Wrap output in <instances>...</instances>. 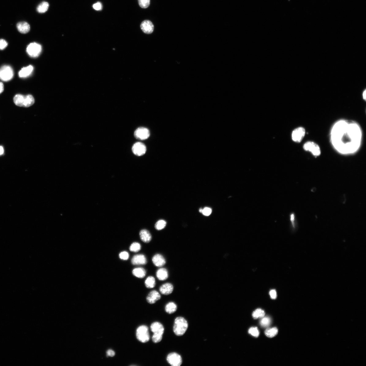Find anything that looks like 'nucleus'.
Returning <instances> with one entry per match:
<instances>
[{
  "label": "nucleus",
  "instance_id": "nucleus-1",
  "mask_svg": "<svg viewBox=\"0 0 366 366\" xmlns=\"http://www.w3.org/2000/svg\"><path fill=\"white\" fill-rule=\"evenodd\" d=\"M362 134L360 126L354 121L340 120L334 123L330 139L334 149L340 154L355 153L360 147Z\"/></svg>",
  "mask_w": 366,
  "mask_h": 366
},
{
  "label": "nucleus",
  "instance_id": "nucleus-2",
  "mask_svg": "<svg viewBox=\"0 0 366 366\" xmlns=\"http://www.w3.org/2000/svg\"><path fill=\"white\" fill-rule=\"evenodd\" d=\"M188 327L187 321L183 317H179L176 318L174 321L173 331L177 336H181L186 332Z\"/></svg>",
  "mask_w": 366,
  "mask_h": 366
},
{
  "label": "nucleus",
  "instance_id": "nucleus-3",
  "mask_svg": "<svg viewBox=\"0 0 366 366\" xmlns=\"http://www.w3.org/2000/svg\"><path fill=\"white\" fill-rule=\"evenodd\" d=\"M136 338L139 341L143 343L149 341L150 336L149 332L148 327L145 325L139 326L136 330Z\"/></svg>",
  "mask_w": 366,
  "mask_h": 366
},
{
  "label": "nucleus",
  "instance_id": "nucleus-4",
  "mask_svg": "<svg viewBox=\"0 0 366 366\" xmlns=\"http://www.w3.org/2000/svg\"><path fill=\"white\" fill-rule=\"evenodd\" d=\"M303 148L305 151L310 152L314 157H319L321 154L320 146L317 143L313 141H308L305 143Z\"/></svg>",
  "mask_w": 366,
  "mask_h": 366
},
{
  "label": "nucleus",
  "instance_id": "nucleus-5",
  "mask_svg": "<svg viewBox=\"0 0 366 366\" xmlns=\"http://www.w3.org/2000/svg\"><path fill=\"white\" fill-rule=\"evenodd\" d=\"M13 70L10 66L5 65L0 68V79L2 81H7L13 78Z\"/></svg>",
  "mask_w": 366,
  "mask_h": 366
},
{
  "label": "nucleus",
  "instance_id": "nucleus-6",
  "mask_svg": "<svg viewBox=\"0 0 366 366\" xmlns=\"http://www.w3.org/2000/svg\"><path fill=\"white\" fill-rule=\"evenodd\" d=\"M42 51V47L40 44L36 43H30L27 48L28 55L33 58L39 56Z\"/></svg>",
  "mask_w": 366,
  "mask_h": 366
},
{
  "label": "nucleus",
  "instance_id": "nucleus-7",
  "mask_svg": "<svg viewBox=\"0 0 366 366\" xmlns=\"http://www.w3.org/2000/svg\"><path fill=\"white\" fill-rule=\"evenodd\" d=\"M306 134V130L303 127L300 126L293 130L292 134V141L297 143H300Z\"/></svg>",
  "mask_w": 366,
  "mask_h": 366
},
{
  "label": "nucleus",
  "instance_id": "nucleus-8",
  "mask_svg": "<svg viewBox=\"0 0 366 366\" xmlns=\"http://www.w3.org/2000/svg\"><path fill=\"white\" fill-rule=\"evenodd\" d=\"M168 362L172 366H180L182 364V359L181 356L176 353H170L167 356Z\"/></svg>",
  "mask_w": 366,
  "mask_h": 366
},
{
  "label": "nucleus",
  "instance_id": "nucleus-9",
  "mask_svg": "<svg viewBox=\"0 0 366 366\" xmlns=\"http://www.w3.org/2000/svg\"><path fill=\"white\" fill-rule=\"evenodd\" d=\"M134 135L136 139L140 140H145L149 137L150 136V132L147 128L144 127H140L135 130Z\"/></svg>",
  "mask_w": 366,
  "mask_h": 366
},
{
  "label": "nucleus",
  "instance_id": "nucleus-10",
  "mask_svg": "<svg viewBox=\"0 0 366 366\" xmlns=\"http://www.w3.org/2000/svg\"><path fill=\"white\" fill-rule=\"evenodd\" d=\"M132 150L133 153L136 155L141 156L145 153L146 148L145 145L144 144L141 142H138L133 145Z\"/></svg>",
  "mask_w": 366,
  "mask_h": 366
},
{
  "label": "nucleus",
  "instance_id": "nucleus-11",
  "mask_svg": "<svg viewBox=\"0 0 366 366\" xmlns=\"http://www.w3.org/2000/svg\"><path fill=\"white\" fill-rule=\"evenodd\" d=\"M141 29L146 34H151L154 30V26L152 22L148 20L143 21L141 25Z\"/></svg>",
  "mask_w": 366,
  "mask_h": 366
},
{
  "label": "nucleus",
  "instance_id": "nucleus-12",
  "mask_svg": "<svg viewBox=\"0 0 366 366\" xmlns=\"http://www.w3.org/2000/svg\"><path fill=\"white\" fill-rule=\"evenodd\" d=\"M131 262L134 265H145L147 263V260L144 255H136L133 257Z\"/></svg>",
  "mask_w": 366,
  "mask_h": 366
},
{
  "label": "nucleus",
  "instance_id": "nucleus-13",
  "mask_svg": "<svg viewBox=\"0 0 366 366\" xmlns=\"http://www.w3.org/2000/svg\"><path fill=\"white\" fill-rule=\"evenodd\" d=\"M151 330L153 334L162 335H163L164 330L163 324L158 322H155L152 324Z\"/></svg>",
  "mask_w": 366,
  "mask_h": 366
},
{
  "label": "nucleus",
  "instance_id": "nucleus-14",
  "mask_svg": "<svg viewBox=\"0 0 366 366\" xmlns=\"http://www.w3.org/2000/svg\"><path fill=\"white\" fill-rule=\"evenodd\" d=\"M161 297L160 294L157 291L153 290L149 293L146 297V300L149 304H154L156 302L160 300Z\"/></svg>",
  "mask_w": 366,
  "mask_h": 366
},
{
  "label": "nucleus",
  "instance_id": "nucleus-15",
  "mask_svg": "<svg viewBox=\"0 0 366 366\" xmlns=\"http://www.w3.org/2000/svg\"><path fill=\"white\" fill-rule=\"evenodd\" d=\"M152 262L157 267L163 266L166 263L164 257L160 254H156L153 257Z\"/></svg>",
  "mask_w": 366,
  "mask_h": 366
},
{
  "label": "nucleus",
  "instance_id": "nucleus-16",
  "mask_svg": "<svg viewBox=\"0 0 366 366\" xmlns=\"http://www.w3.org/2000/svg\"><path fill=\"white\" fill-rule=\"evenodd\" d=\"M173 289L172 285L171 283H167L160 286V291L162 294L167 295L171 294L173 291Z\"/></svg>",
  "mask_w": 366,
  "mask_h": 366
},
{
  "label": "nucleus",
  "instance_id": "nucleus-17",
  "mask_svg": "<svg viewBox=\"0 0 366 366\" xmlns=\"http://www.w3.org/2000/svg\"><path fill=\"white\" fill-rule=\"evenodd\" d=\"M17 28L18 31L23 34L28 33L30 29L29 25L24 21L19 22L17 25Z\"/></svg>",
  "mask_w": 366,
  "mask_h": 366
},
{
  "label": "nucleus",
  "instance_id": "nucleus-18",
  "mask_svg": "<svg viewBox=\"0 0 366 366\" xmlns=\"http://www.w3.org/2000/svg\"><path fill=\"white\" fill-rule=\"evenodd\" d=\"M33 70V67L32 66L30 65L24 67L21 69L19 72V77L21 78L27 77L31 75L32 73Z\"/></svg>",
  "mask_w": 366,
  "mask_h": 366
},
{
  "label": "nucleus",
  "instance_id": "nucleus-19",
  "mask_svg": "<svg viewBox=\"0 0 366 366\" xmlns=\"http://www.w3.org/2000/svg\"><path fill=\"white\" fill-rule=\"evenodd\" d=\"M139 235L141 240L145 243H148L152 240L151 234L148 230L145 229H144L140 231Z\"/></svg>",
  "mask_w": 366,
  "mask_h": 366
},
{
  "label": "nucleus",
  "instance_id": "nucleus-20",
  "mask_svg": "<svg viewBox=\"0 0 366 366\" xmlns=\"http://www.w3.org/2000/svg\"><path fill=\"white\" fill-rule=\"evenodd\" d=\"M157 276L159 280L164 281L168 277V273L166 269L164 268L158 269L157 272Z\"/></svg>",
  "mask_w": 366,
  "mask_h": 366
},
{
  "label": "nucleus",
  "instance_id": "nucleus-21",
  "mask_svg": "<svg viewBox=\"0 0 366 366\" xmlns=\"http://www.w3.org/2000/svg\"><path fill=\"white\" fill-rule=\"evenodd\" d=\"M132 273L133 275L137 277L142 278L145 276L146 272L144 269L142 268H138L133 270Z\"/></svg>",
  "mask_w": 366,
  "mask_h": 366
},
{
  "label": "nucleus",
  "instance_id": "nucleus-22",
  "mask_svg": "<svg viewBox=\"0 0 366 366\" xmlns=\"http://www.w3.org/2000/svg\"><path fill=\"white\" fill-rule=\"evenodd\" d=\"M177 309L176 304L173 302H170L167 304L165 307V311L169 314H173Z\"/></svg>",
  "mask_w": 366,
  "mask_h": 366
},
{
  "label": "nucleus",
  "instance_id": "nucleus-23",
  "mask_svg": "<svg viewBox=\"0 0 366 366\" xmlns=\"http://www.w3.org/2000/svg\"><path fill=\"white\" fill-rule=\"evenodd\" d=\"M25 96L21 94H17L14 98V102L17 106L23 107Z\"/></svg>",
  "mask_w": 366,
  "mask_h": 366
},
{
  "label": "nucleus",
  "instance_id": "nucleus-24",
  "mask_svg": "<svg viewBox=\"0 0 366 366\" xmlns=\"http://www.w3.org/2000/svg\"><path fill=\"white\" fill-rule=\"evenodd\" d=\"M35 102L33 97L31 95L25 96L23 107L28 108L32 106Z\"/></svg>",
  "mask_w": 366,
  "mask_h": 366
},
{
  "label": "nucleus",
  "instance_id": "nucleus-25",
  "mask_svg": "<svg viewBox=\"0 0 366 366\" xmlns=\"http://www.w3.org/2000/svg\"><path fill=\"white\" fill-rule=\"evenodd\" d=\"M49 4L47 2H43L40 3L37 8V10L39 13H43L46 12L48 9Z\"/></svg>",
  "mask_w": 366,
  "mask_h": 366
},
{
  "label": "nucleus",
  "instance_id": "nucleus-26",
  "mask_svg": "<svg viewBox=\"0 0 366 366\" xmlns=\"http://www.w3.org/2000/svg\"><path fill=\"white\" fill-rule=\"evenodd\" d=\"M146 287L148 288L151 289L155 287L156 285L155 280L153 277L149 276L145 281Z\"/></svg>",
  "mask_w": 366,
  "mask_h": 366
},
{
  "label": "nucleus",
  "instance_id": "nucleus-27",
  "mask_svg": "<svg viewBox=\"0 0 366 366\" xmlns=\"http://www.w3.org/2000/svg\"><path fill=\"white\" fill-rule=\"evenodd\" d=\"M278 333V330L275 327L267 329L265 332L266 335L270 338H273Z\"/></svg>",
  "mask_w": 366,
  "mask_h": 366
},
{
  "label": "nucleus",
  "instance_id": "nucleus-28",
  "mask_svg": "<svg viewBox=\"0 0 366 366\" xmlns=\"http://www.w3.org/2000/svg\"><path fill=\"white\" fill-rule=\"evenodd\" d=\"M265 311L260 308H258L254 311L252 314V316L254 319L263 317L265 316Z\"/></svg>",
  "mask_w": 366,
  "mask_h": 366
},
{
  "label": "nucleus",
  "instance_id": "nucleus-29",
  "mask_svg": "<svg viewBox=\"0 0 366 366\" xmlns=\"http://www.w3.org/2000/svg\"><path fill=\"white\" fill-rule=\"evenodd\" d=\"M141 244L135 242L132 243L130 246V250L132 252H138L141 250Z\"/></svg>",
  "mask_w": 366,
  "mask_h": 366
},
{
  "label": "nucleus",
  "instance_id": "nucleus-30",
  "mask_svg": "<svg viewBox=\"0 0 366 366\" xmlns=\"http://www.w3.org/2000/svg\"><path fill=\"white\" fill-rule=\"evenodd\" d=\"M271 323V320L269 317H263L260 321V324L261 326L263 327L268 326Z\"/></svg>",
  "mask_w": 366,
  "mask_h": 366
},
{
  "label": "nucleus",
  "instance_id": "nucleus-31",
  "mask_svg": "<svg viewBox=\"0 0 366 366\" xmlns=\"http://www.w3.org/2000/svg\"><path fill=\"white\" fill-rule=\"evenodd\" d=\"M166 224V221L163 220H161L157 222L155 225V228L158 230H161L165 227Z\"/></svg>",
  "mask_w": 366,
  "mask_h": 366
},
{
  "label": "nucleus",
  "instance_id": "nucleus-32",
  "mask_svg": "<svg viewBox=\"0 0 366 366\" xmlns=\"http://www.w3.org/2000/svg\"><path fill=\"white\" fill-rule=\"evenodd\" d=\"M248 332L251 335L256 337H258L259 335V332L256 327L250 328L248 331Z\"/></svg>",
  "mask_w": 366,
  "mask_h": 366
},
{
  "label": "nucleus",
  "instance_id": "nucleus-33",
  "mask_svg": "<svg viewBox=\"0 0 366 366\" xmlns=\"http://www.w3.org/2000/svg\"><path fill=\"white\" fill-rule=\"evenodd\" d=\"M139 6L142 8H146L150 5V0H138Z\"/></svg>",
  "mask_w": 366,
  "mask_h": 366
},
{
  "label": "nucleus",
  "instance_id": "nucleus-34",
  "mask_svg": "<svg viewBox=\"0 0 366 366\" xmlns=\"http://www.w3.org/2000/svg\"><path fill=\"white\" fill-rule=\"evenodd\" d=\"M163 335H158V334H153L152 337L153 341L155 343H158L160 342L163 338Z\"/></svg>",
  "mask_w": 366,
  "mask_h": 366
},
{
  "label": "nucleus",
  "instance_id": "nucleus-35",
  "mask_svg": "<svg viewBox=\"0 0 366 366\" xmlns=\"http://www.w3.org/2000/svg\"><path fill=\"white\" fill-rule=\"evenodd\" d=\"M120 258L123 260H128L129 257L128 253L126 251H123L121 252L119 255Z\"/></svg>",
  "mask_w": 366,
  "mask_h": 366
},
{
  "label": "nucleus",
  "instance_id": "nucleus-36",
  "mask_svg": "<svg viewBox=\"0 0 366 366\" xmlns=\"http://www.w3.org/2000/svg\"><path fill=\"white\" fill-rule=\"evenodd\" d=\"M7 46L8 43L7 41L3 39L0 40V50H4Z\"/></svg>",
  "mask_w": 366,
  "mask_h": 366
},
{
  "label": "nucleus",
  "instance_id": "nucleus-37",
  "mask_svg": "<svg viewBox=\"0 0 366 366\" xmlns=\"http://www.w3.org/2000/svg\"><path fill=\"white\" fill-rule=\"evenodd\" d=\"M212 209L211 208L206 207L203 209L202 212L203 215L206 216H209L211 214Z\"/></svg>",
  "mask_w": 366,
  "mask_h": 366
},
{
  "label": "nucleus",
  "instance_id": "nucleus-38",
  "mask_svg": "<svg viewBox=\"0 0 366 366\" xmlns=\"http://www.w3.org/2000/svg\"><path fill=\"white\" fill-rule=\"evenodd\" d=\"M93 7L95 10L97 11L101 10L103 8L102 5L101 3L98 2L93 5Z\"/></svg>",
  "mask_w": 366,
  "mask_h": 366
},
{
  "label": "nucleus",
  "instance_id": "nucleus-39",
  "mask_svg": "<svg viewBox=\"0 0 366 366\" xmlns=\"http://www.w3.org/2000/svg\"><path fill=\"white\" fill-rule=\"evenodd\" d=\"M270 297L273 300H275L277 298V292L275 289H272L270 290L269 292Z\"/></svg>",
  "mask_w": 366,
  "mask_h": 366
},
{
  "label": "nucleus",
  "instance_id": "nucleus-40",
  "mask_svg": "<svg viewBox=\"0 0 366 366\" xmlns=\"http://www.w3.org/2000/svg\"><path fill=\"white\" fill-rule=\"evenodd\" d=\"M290 221L291 222V223H292V227L293 228H295V216L294 214H293V213H292V214L290 215Z\"/></svg>",
  "mask_w": 366,
  "mask_h": 366
},
{
  "label": "nucleus",
  "instance_id": "nucleus-41",
  "mask_svg": "<svg viewBox=\"0 0 366 366\" xmlns=\"http://www.w3.org/2000/svg\"><path fill=\"white\" fill-rule=\"evenodd\" d=\"M115 354V352L112 349H109L107 352V355L109 357H113Z\"/></svg>",
  "mask_w": 366,
  "mask_h": 366
},
{
  "label": "nucleus",
  "instance_id": "nucleus-42",
  "mask_svg": "<svg viewBox=\"0 0 366 366\" xmlns=\"http://www.w3.org/2000/svg\"><path fill=\"white\" fill-rule=\"evenodd\" d=\"M4 90V86L2 82H0V94L2 93Z\"/></svg>",
  "mask_w": 366,
  "mask_h": 366
},
{
  "label": "nucleus",
  "instance_id": "nucleus-43",
  "mask_svg": "<svg viewBox=\"0 0 366 366\" xmlns=\"http://www.w3.org/2000/svg\"><path fill=\"white\" fill-rule=\"evenodd\" d=\"M4 153V149L2 146H0V155H2Z\"/></svg>",
  "mask_w": 366,
  "mask_h": 366
},
{
  "label": "nucleus",
  "instance_id": "nucleus-44",
  "mask_svg": "<svg viewBox=\"0 0 366 366\" xmlns=\"http://www.w3.org/2000/svg\"><path fill=\"white\" fill-rule=\"evenodd\" d=\"M366 90H365L363 92V98L364 100L365 101L366 100Z\"/></svg>",
  "mask_w": 366,
  "mask_h": 366
},
{
  "label": "nucleus",
  "instance_id": "nucleus-45",
  "mask_svg": "<svg viewBox=\"0 0 366 366\" xmlns=\"http://www.w3.org/2000/svg\"><path fill=\"white\" fill-rule=\"evenodd\" d=\"M202 211H203V209H202V208L200 209H199L200 212L202 213Z\"/></svg>",
  "mask_w": 366,
  "mask_h": 366
}]
</instances>
